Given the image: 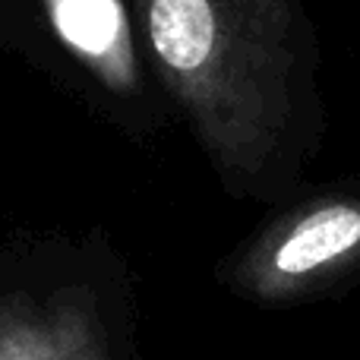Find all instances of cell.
<instances>
[{
	"instance_id": "3",
	"label": "cell",
	"mask_w": 360,
	"mask_h": 360,
	"mask_svg": "<svg viewBox=\"0 0 360 360\" xmlns=\"http://www.w3.org/2000/svg\"><path fill=\"white\" fill-rule=\"evenodd\" d=\"M360 256V199H326L275 221L231 266L250 297L285 300Z\"/></svg>"
},
{
	"instance_id": "4",
	"label": "cell",
	"mask_w": 360,
	"mask_h": 360,
	"mask_svg": "<svg viewBox=\"0 0 360 360\" xmlns=\"http://www.w3.org/2000/svg\"><path fill=\"white\" fill-rule=\"evenodd\" d=\"M0 360H117L105 307L86 281H0Z\"/></svg>"
},
{
	"instance_id": "1",
	"label": "cell",
	"mask_w": 360,
	"mask_h": 360,
	"mask_svg": "<svg viewBox=\"0 0 360 360\" xmlns=\"http://www.w3.org/2000/svg\"><path fill=\"white\" fill-rule=\"evenodd\" d=\"M149 67L224 186L275 184L297 124L294 0H133Z\"/></svg>"
},
{
	"instance_id": "2",
	"label": "cell",
	"mask_w": 360,
	"mask_h": 360,
	"mask_svg": "<svg viewBox=\"0 0 360 360\" xmlns=\"http://www.w3.org/2000/svg\"><path fill=\"white\" fill-rule=\"evenodd\" d=\"M38 10L89 98L120 130L143 139L168 120L133 0H38Z\"/></svg>"
}]
</instances>
